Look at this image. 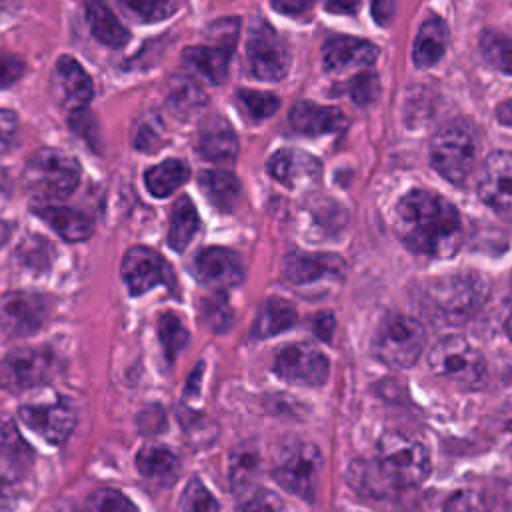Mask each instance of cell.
<instances>
[{"instance_id":"6da1fadb","label":"cell","mask_w":512,"mask_h":512,"mask_svg":"<svg viewBox=\"0 0 512 512\" xmlns=\"http://www.w3.org/2000/svg\"><path fill=\"white\" fill-rule=\"evenodd\" d=\"M396 232L416 254L448 258L462 242L458 210L440 194L410 190L396 206Z\"/></svg>"},{"instance_id":"7a4b0ae2","label":"cell","mask_w":512,"mask_h":512,"mask_svg":"<svg viewBox=\"0 0 512 512\" xmlns=\"http://www.w3.org/2000/svg\"><path fill=\"white\" fill-rule=\"evenodd\" d=\"M478 130L466 118L442 126L430 142L432 166L452 184H464L478 160Z\"/></svg>"},{"instance_id":"3957f363","label":"cell","mask_w":512,"mask_h":512,"mask_svg":"<svg viewBox=\"0 0 512 512\" xmlns=\"http://www.w3.org/2000/svg\"><path fill=\"white\" fill-rule=\"evenodd\" d=\"M376 464L396 488H410L426 480L430 454L418 438L392 430L376 444Z\"/></svg>"},{"instance_id":"277c9868","label":"cell","mask_w":512,"mask_h":512,"mask_svg":"<svg viewBox=\"0 0 512 512\" xmlns=\"http://www.w3.org/2000/svg\"><path fill=\"white\" fill-rule=\"evenodd\" d=\"M426 294L438 314L450 322H462L484 304L488 282L474 270H458L434 278Z\"/></svg>"},{"instance_id":"5b68a950","label":"cell","mask_w":512,"mask_h":512,"mask_svg":"<svg viewBox=\"0 0 512 512\" xmlns=\"http://www.w3.org/2000/svg\"><path fill=\"white\" fill-rule=\"evenodd\" d=\"M24 182L28 190L42 200H60L70 196L80 182V164L74 156L42 148L36 150L24 166Z\"/></svg>"},{"instance_id":"8992f818","label":"cell","mask_w":512,"mask_h":512,"mask_svg":"<svg viewBox=\"0 0 512 512\" xmlns=\"http://www.w3.org/2000/svg\"><path fill=\"white\" fill-rule=\"evenodd\" d=\"M320 450L304 440L290 438L278 444L272 460L274 480L288 492L312 502L320 476Z\"/></svg>"},{"instance_id":"52a82bcc","label":"cell","mask_w":512,"mask_h":512,"mask_svg":"<svg viewBox=\"0 0 512 512\" xmlns=\"http://www.w3.org/2000/svg\"><path fill=\"white\" fill-rule=\"evenodd\" d=\"M428 364L436 376L464 390L480 388L486 380L484 356L462 336L442 338L430 350Z\"/></svg>"},{"instance_id":"ba28073f","label":"cell","mask_w":512,"mask_h":512,"mask_svg":"<svg viewBox=\"0 0 512 512\" xmlns=\"http://www.w3.org/2000/svg\"><path fill=\"white\" fill-rule=\"evenodd\" d=\"M426 346L424 326L406 314L386 316L374 334V354L392 368L412 366Z\"/></svg>"},{"instance_id":"9c48e42d","label":"cell","mask_w":512,"mask_h":512,"mask_svg":"<svg viewBox=\"0 0 512 512\" xmlns=\"http://www.w3.org/2000/svg\"><path fill=\"white\" fill-rule=\"evenodd\" d=\"M58 354L44 348H16L0 360V388L8 392H22L44 386L60 372Z\"/></svg>"},{"instance_id":"30bf717a","label":"cell","mask_w":512,"mask_h":512,"mask_svg":"<svg viewBox=\"0 0 512 512\" xmlns=\"http://www.w3.org/2000/svg\"><path fill=\"white\" fill-rule=\"evenodd\" d=\"M50 296L34 290H10L0 296V328L14 338L32 336L52 316Z\"/></svg>"},{"instance_id":"8fae6325","label":"cell","mask_w":512,"mask_h":512,"mask_svg":"<svg viewBox=\"0 0 512 512\" xmlns=\"http://www.w3.org/2000/svg\"><path fill=\"white\" fill-rule=\"evenodd\" d=\"M246 58L250 72L258 80H282L290 68V50L286 40L264 20H254L250 26Z\"/></svg>"},{"instance_id":"7c38bea8","label":"cell","mask_w":512,"mask_h":512,"mask_svg":"<svg viewBox=\"0 0 512 512\" xmlns=\"http://www.w3.org/2000/svg\"><path fill=\"white\" fill-rule=\"evenodd\" d=\"M272 370L290 384L322 386L328 380L330 362L322 350L312 344L296 342L284 346L276 356Z\"/></svg>"},{"instance_id":"4fadbf2b","label":"cell","mask_w":512,"mask_h":512,"mask_svg":"<svg viewBox=\"0 0 512 512\" xmlns=\"http://www.w3.org/2000/svg\"><path fill=\"white\" fill-rule=\"evenodd\" d=\"M122 280L132 296H142L156 286H174V272L166 258L148 246H132L120 264Z\"/></svg>"},{"instance_id":"5bb4252c","label":"cell","mask_w":512,"mask_h":512,"mask_svg":"<svg viewBox=\"0 0 512 512\" xmlns=\"http://www.w3.org/2000/svg\"><path fill=\"white\" fill-rule=\"evenodd\" d=\"M344 272V260L332 252H290L282 264L284 278L294 286L334 284L344 278Z\"/></svg>"},{"instance_id":"9a60e30c","label":"cell","mask_w":512,"mask_h":512,"mask_svg":"<svg viewBox=\"0 0 512 512\" xmlns=\"http://www.w3.org/2000/svg\"><path fill=\"white\" fill-rule=\"evenodd\" d=\"M194 272L198 280L214 292L230 290L246 278L242 256L222 246H208L200 250L194 258Z\"/></svg>"},{"instance_id":"2e32d148","label":"cell","mask_w":512,"mask_h":512,"mask_svg":"<svg viewBox=\"0 0 512 512\" xmlns=\"http://www.w3.org/2000/svg\"><path fill=\"white\" fill-rule=\"evenodd\" d=\"M478 196L502 218L512 222V154L492 152L480 170Z\"/></svg>"},{"instance_id":"e0dca14e","label":"cell","mask_w":512,"mask_h":512,"mask_svg":"<svg viewBox=\"0 0 512 512\" xmlns=\"http://www.w3.org/2000/svg\"><path fill=\"white\" fill-rule=\"evenodd\" d=\"M50 90L54 100L68 112H80L88 106L94 86L86 70L72 56H60L54 64Z\"/></svg>"},{"instance_id":"ac0fdd59","label":"cell","mask_w":512,"mask_h":512,"mask_svg":"<svg viewBox=\"0 0 512 512\" xmlns=\"http://www.w3.org/2000/svg\"><path fill=\"white\" fill-rule=\"evenodd\" d=\"M18 416L32 432L54 446L64 444L76 426V412L66 402L22 404Z\"/></svg>"},{"instance_id":"d6986e66","label":"cell","mask_w":512,"mask_h":512,"mask_svg":"<svg viewBox=\"0 0 512 512\" xmlns=\"http://www.w3.org/2000/svg\"><path fill=\"white\" fill-rule=\"evenodd\" d=\"M268 174L288 188L314 184L320 178V162L296 148H282L274 152L266 164Z\"/></svg>"},{"instance_id":"ffe728a7","label":"cell","mask_w":512,"mask_h":512,"mask_svg":"<svg viewBox=\"0 0 512 512\" xmlns=\"http://www.w3.org/2000/svg\"><path fill=\"white\" fill-rule=\"evenodd\" d=\"M378 58V48L362 38L334 36L322 48L326 70H348L356 66H370Z\"/></svg>"},{"instance_id":"44dd1931","label":"cell","mask_w":512,"mask_h":512,"mask_svg":"<svg viewBox=\"0 0 512 512\" xmlns=\"http://www.w3.org/2000/svg\"><path fill=\"white\" fill-rule=\"evenodd\" d=\"M290 124L296 132L306 136L330 134L346 126V116L334 106H320L314 102H296L290 110Z\"/></svg>"},{"instance_id":"7402d4cb","label":"cell","mask_w":512,"mask_h":512,"mask_svg":"<svg viewBox=\"0 0 512 512\" xmlns=\"http://www.w3.org/2000/svg\"><path fill=\"white\" fill-rule=\"evenodd\" d=\"M198 154L210 162H226L238 154V138L222 116H210L198 132Z\"/></svg>"},{"instance_id":"603a6c76","label":"cell","mask_w":512,"mask_h":512,"mask_svg":"<svg viewBox=\"0 0 512 512\" xmlns=\"http://www.w3.org/2000/svg\"><path fill=\"white\" fill-rule=\"evenodd\" d=\"M34 214L68 242H82L92 234V224L88 216L80 210L56 204H42L34 208Z\"/></svg>"},{"instance_id":"cb8c5ba5","label":"cell","mask_w":512,"mask_h":512,"mask_svg":"<svg viewBox=\"0 0 512 512\" xmlns=\"http://www.w3.org/2000/svg\"><path fill=\"white\" fill-rule=\"evenodd\" d=\"M198 186L202 188L208 202L220 212H230L240 200V182L228 170H204L198 176Z\"/></svg>"},{"instance_id":"d4e9b609","label":"cell","mask_w":512,"mask_h":512,"mask_svg":"<svg viewBox=\"0 0 512 512\" xmlns=\"http://www.w3.org/2000/svg\"><path fill=\"white\" fill-rule=\"evenodd\" d=\"M138 472L154 482H168L180 470L178 454L162 444H146L136 454Z\"/></svg>"},{"instance_id":"484cf974","label":"cell","mask_w":512,"mask_h":512,"mask_svg":"<svg viewBox=\"0 0 512 512\" xmlns=\"http://www.w3.org/2000/svg\"><path fill=\"white\" fill-rule=\"evenodd\" d=\"M86 20L92 34L106 46L120 48L128 42L130 32L120 24L116 14L104 0H88L86 2Z\"/></svg>"},{"instance_id":"4316f807","label":"cell","mask_w":512,"mask_h":512,"mask_svg":"<svg viewBox=\"0 0 512 512\" xmlns=\"http://www.w3.org/2000/svg\"><path fill=\"white\" fill-rule=\"evenodd\" d=\"M448 42V26L442 18L430 16L422 22L414 40V62L418 66H432L444 54Z\"/></svg>"},{"instance_id":"83f0119b","label":"cell","mask_w":512,"mask_h":512,"mask_svg":"<svg viewBox=\"0 0 512 512\" xmlns=\"http://www.w3.org/2000/svg\"><path fill=\"white\" fill-rule=\"evenodd\" d=\"M296 318H298V312L292 302L278 298V296H270L260 306V312L254 322V336H258V338L276 336V334L292 328Z\"/></svg>"},{"instance_id":"f1b7e54d","label":"cell","mask_w":512,"mask_h":512,"mask_svg":"<svg viewBox=\"0 0 512 512\" xmlns=\"http://www.w3.org/2000/svg\"><path fill=\"white\" fill-rule=\"evenodd\" d=\"M200 228V218L194 202L188 196H180L170 212V226L166 242L174 252H182Z\"/></svg>"},{"instance_id":"f546056e","label":"cell","mask_w":512,"mask_h":512,"mask_svg":"<svg viewBox=\"0 0 512 512\" xmlns=\"http://www.w3.org/2000/svg\"><path fill=\"white\" fill-rule=\"evenodd\" d=\"M234 50L222 48L216 44L206 46H190L184 50L182 58L192 66L196 72L206 76L210 82L220 84L228 74V60Z\"/></svg>"},{"instance_id":"4dcf8cb0","label":"cell","mask_w":512,"mask_h":512,"mask_svg":"<svg viewBox=\"0 0 512 512\" xmlns=\"http://www.w3.org/2000/svg\"><path fill=\"white\" fill-rule=\"evenodd\" d=\"M260 470V454L252 444H240L230 452V486L238 498L256 488V476Z\"/></svg>"},{"instance_id":"1f68e13d","label":"cell","mask_w":512,"mask_h":512,"mask_svg":"<svg viewBox=\"0 0 512 512\" xmlns=\"http://www.w3.org/2000/svg\"><path fill=\"white\" fill-rule=\"evenodd\" d=\"M188 176H190L188 164L178 158H170L148 168L144 174V184L152 196L166 198L174 190H178L188 180Z\"/></svg>"},{"instance_id":"d6a6232c","label":"cell","mask_w":512,"mask_h":512,"mask_svg":"<svg viewBox=\"0 0 512 512\" xmlns=\"http://www.w3.org/2000/svg\"><path fill=\"white\" fill-rule=\"evenodd\" d=\"M0 454L16 468H26L32 464V448L22 440L14 422L0 416Z\"/></svg>"},{"instance_id":"836d02e7","label":"cell","mask_w":512,"mask_h":512,"mask_svg":"<svg viewBox=\"0 0 512 512\" xmlns=\"http://www.w3.org/2000/svg\"><path fill=\"white\" fill-rule=\"evenodd\" d=\"M480 52L490 66L512 74V38L502 32L486 30L480 36Z\"/></svg>"},{"instance_id":"e575fe53","label":"cell","mask_w":512,"mask_h":512,"mask_svg":"<svg viewBox=\"0 0 512 512\" xmlns=\"http://www.w3.org/2000/svg\"><path fill=\"white\" fill-rule=\"evenodd\" d=\"M122 10L142 24L162 22L178 10L176 0H116Z\"/></svg>"},{"instance_id":"d590c367","label":"cell","mask_w":512,"mask_h":512,"mask_svg":"<svg viewBox=\"0 0 512 512\" xmlns=\"http://www.w3.org/2000/svg\"><path fill=\"white\" fill-rule=\"evenodd\" d=\"M158 336H160V342L164 346L168 360H174L176 354L180 350H184L190 340V334H188L184 322L174 312H164L158 318Z\"/></svg>"},{"instance_id":"8d00e7d4","label":"cell","mask_w":512,"mask_h":512,"mask_svg":"<svg viewBox=\"0 0 512 512\" xmlns=\"http://www.w3.org/2000/svg\"><path fill=\"white\" fill-rule=\"evenodd\" d=\"M236 100H238V106L254 120L272 116L280 106V100L274 94L260 92V90H244L242 88V90H238Z\"/></svg>"},{"instance_id":"74e56055","label":"cell","mask_w":512,"mask_h":512,"mask_svg":"<svg viewBox=\"0 0 512 512\" xmlns=\"http://www.w3.org/2000/svg\"><path fill=\"white\" fill-rule=\"evenodd\" d=\"M238 512H294L288 502L268 488L256 486L240 498Z\"/></svg>"},{"instance_id":"f35d334b","label":"cell","mask_w":512,"mask_h":512,"mask_svg":"<svg viewBox=\"0 0 512 512\" xmlns=\"http://www.w3.org/2000/svg\"><path fill=\"white\" fill-rule=\"evenodd\" d=\"M180 510L182 512H220V506L216 498L210 494V490L198 480L192 478L180 496Z\"/></svg>"},{"instance_id":"ab89813d","label":"cell","mask_w":512,"mask_h":512,"mask_svg":"<svg viewBox=\"0 0 512 512\" xmlns=\"http://www.w3.org/2000/svg\"><path fill=\"white\" fill-rule=\"evenodd\" d=\"M88 512H138L136 506L114 488H98L86 500Z\"/></svg>"},{"instance_id":"60d3db41","label":"cell","mask_w":512,"mask_h":512,"mask_svg":"<svg viewBox=\"0 0 512 512\" xmlns=\"http://www.w3.org/2000/svg\"><path fill=\"white\" fill-rule=\"evenodd\" d=\"M200 310H202V320L210 326V330L224 332L232 322V310L220 292L216 296L202 300Z\"/></svg>"},{"instance_id":"b9f144b4","label":"cell","mask_w":512,"mask_h":512,"mask_svg":"<svg viewBox=\"0 0 512 512\" xmlns=\"http://www.w3.org/2000/svg\"><path fill=\"white\" fill-rule=\"evenodd\" d=\"M348 92L352 96L354 102L358 104H370L372 100H376L378 92H380V84H378V76L374 72H362L358 76H354L348 82Z\"/></svg>"},{"instance_id":"7bdbcfd3","label":"cell","mask_w":512,"mask_h":512,"mask_svg":"<svg viewBox=\"0 0 512 512\" xmlns=\"http://www.w3.org/2000/svg\"><path fill=\"white\" fill-rule=\"evenodd\" d=\"M442 512H488V506L478 492L458 490L446 500Z\"/></svg>"},{"instance_id":"ee69618b","label":"cell","mask_w":512,"mask_h":512,"mask_svg":"<svg viewBox=\"0 0 512 512\" xmlns=\"http://www.w3.org/2000/svg\"><path fill=\"white\" fill-rule=\"evenodd\" d=\"M488 512H512V482H500L486 494Z\"/></svg>"},{"instance_id":"f6af8a7d","label":"cell","mask_w":512,"mask_h":512,"mask_svg":"<svg viewBox=\"0 0 512 512\" xmlns=\"http://www.w3.org/2000/svg\"><path fill=\"white\" fill-rule=\"evenodd\" d=\"M18 138V118L12 110H0V152H8Z\"/></svg>"},{"instance_id":"bcb514c9","label":"cell","mask_w":512,"mask_h":512,"mask_svg":"<svg viewBox=\"0 0 512 512\" xmlns=\"http://www.w3.org/2000/svg\"><path fill=\"white\" fill-rule=\"evenodd\" d=\"M24 72V62L16 56H0V86L14 84Z\"/></svg>"},{"instance_id":"7dc6e473","label":"cell","mask_w":512,"mask_h":512,"mask_svg":"<svg viewBox=\"0 0 512 512\" xmlns=\"http://www.w3.org/2000/svg\"><path fill=\"white\" fill-rule=\"evenodd\" d=\"M316 0H272V8L276 12L288 14V16H298L304 14L306 10H310L314 6Z\"/></svg>"},{"instance_id":"c3c4849f","label":"cell","mask_w":512,"mask_h":512,"mask_svg":"<svg viewBox=\"0 0 512 512\" xmlns=\"http://www.w3.org/2000/svg\"><path fill=\"white\" fill-rule=\"evenodd\" d=\"M312 330H314V334L320 340L328 342L332 338V332H334V318H332V314L330 312L316 314L314 320H312Z\"/></svg>"},{"instance_id":"681fc988","label":"cell","mask_w":512,"mask_h":512,"mask_svg":"<svg viewBox=\"0 0 512 512\" xmlns=\"http://www.w3.org/2000/svg\"><path fill=\"white\" fill-rule=\"evenodd\" d=\"M394 0H370L372 16L378 24H388L394 16Z\"/></svg>"},{"instance_id":"f907efd6","label":"cell","mask_w":512,"mask_h":512,"mask_svg":"<svg viewBox=\"0 0 512 512\" xmlns=\"http://www.w3.org/2000/svg\"><path fill=\"white\" fill-rule=\"evenodd\" d=\"M362 0H326V10L332 14H356Z\"/></svg>"},{"instance_id":"816d5d0a","label":"cell","mask_w":512,"mask_h":512,"mask_svg":"<svg viewBox=\"0 0 512 512\" xmlns=\"http://www.w3.org/2000/svg\"><path fill=\"white\" fill-rule=\"evenodd\" d=\"M14 498H16V492H14L12 482H10L8 478L0 476V506H2V508L10 506V504L14 502Z\"/></svg>"},{"instance_id":"f5cc1de1","label":"cell","mask_w":512,"mask_h":512,"mask_svg":"<svg viewBox=\"0 0 512 512\" xmlns=\"http://www.w3.org/2000/svg\"><path fill=\"white\" fill-rule=\"evenodd\" d=\"M496 118H498L502 124H510V126H512V100H506V102H502V104L496 108Z\"/></svg>"},{"instance_id":"db71d44e","label":"cell","mask_w":512,"mask_h":512,"mask_svg":"<svg viewBox=\"0 0 512 512\" xmlns=\"http://www.w3.org/2000/svg\"><path fill=\"white\" fill-rule=\"evenodd\" d=\"M504 332L512 340V302H510V306L506 310V316H504Z\"/></svg>"},{"instance_id":"11a10c76","label":"cell","mask_w":512,"mask_h":512,"mask_svg":"<svg viewBox=\"0 0 512 512\" xmlns=\"http://www.w3.org/2000/svg\"><path fill=\"white\" fill-rule=\"evenodd\" d=\"M8 236H10V226L0 220V248L4 246V242L8 240Z\"/></svg>"}]
</instances>
